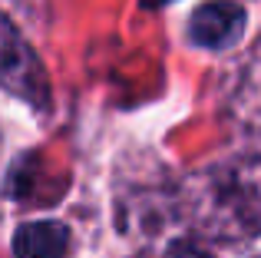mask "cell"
<instances>
[{"label":"cell","mask_w":261,"mask_h":258,"mask_svg":"<svg viewBox=\"0 0 261 258\" xmlns=\"http://www.w3.org/2000/svg\"><path fill=\"white\" fill-rule=\"evenodd\" d=\"M0 86L37 110L50 106V76L4 10H0Z\"/></svg>","instance_id":"cell-1"},{"label":"cell","mask_w":261,"mask_h":258,"mask_svg":"<svg viewBox=\"0 0 261 258\" xmlns=\"http://www.w3.org/2000/svg\"><path fill=\"white\" fill-rule=\"evenodd\" d=\"M222 212L242 235L261 232V159H242L222 175Z\"/></svg>","instance_id":"cell-2"},{"label":"cell","mask_w":261,"mask_h":258,"mask_svg":"<svg viewBox=\"0 0 261 258\" xmlns=\"http://www.w3.org/2000/svg\"><path fill=\"white\" fill-rule=\"evenodd\" d=\"M245 27V10L235 0H212L202 4L189 20V40L205 50H222L231 40H238Z\"/></svg>","instance_id":"cell-3"},{"label":"cell","mask_w":261,"mask_h":258,"mask_svg":"<svg viewBox=\"0 0 261 258\" xmlns=\"http://www.w3.org/2000/svg\"><path fill=\"white\" fill-rule=\"evenodd\" d=\"M70 248V232L60 222H27L13 235L17 258H63Z\"/></svg>","instance_id":"cell-4"},{"label":"cell","mask_w":261,"mask_h":258,"mask_svg":"<svg viewBox=\"0 0 261 258\" xmlns=\"http://www.w3.org/2000/svg\"><path fill=\"white\" fill-rule=\"evenodd\" d=\"M166 258H212V255L205 252V248H198L195 242H172Z\"/></svg>","instance_id":"cell-5"},{"label":"cell","mask_w":261,"mask_h":258,"mask_svg":"<svg viewBox=\"0 0 261 258\" xmlns=\"http://www.w3.org/2000/svg\"><path fill=\"white\" fill-rule=\"evenodd\" d=\"M146 7H166V4H172V0H142Z\"/></svg>","instance_id":"cell-6"},{"label":"cell","mask_w":261,"mask_h":258,"mask_svg":"<svg viewBox=\"0 0 261 258\" xmlns=\"http://www.w3.org/2000/svg\"><path fill=\"white\" fill-rule=\"evenodd\" d=\"M258 258H261V255H258Z\"/></svg>","instance_id":"cell-7"}]
</instances>
